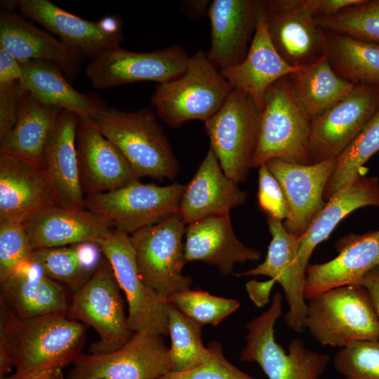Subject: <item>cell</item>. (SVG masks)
Here are the masks:
<instances>
[{
    "mask_svg": "<svg viewBox=\"0 0 379 379\" xmlns=\"http://www.w3.org/2000/svg\"><path fill=\"white\" fill-rule=\"evenodd\" d=\"M282 295H273L270 308L246 324L248 333L239 360L255 362L268 379H321L329 357L307 348L300 338L293 339L288 352L274 338V324L282 314Z\"/></svg>",
    "mask_w": 379,
    "mask_h": 379,
    "instance_id": "obj_6",
    "label": "cell"
},
{
    "mask_svg": "<svg viewBox=\"0 0 379 379\" xmlns=\"http://www.w3.org/2000/svg\"><path fill=\"white\" fill-rule=\"evenodd\" d=\"M185 232V224L176 213L129 235L142 281L167 299L190 288L192 283L191 277L182 274Z\"/></svg>",
    "mask_w": 379,
    "mask_h": 379,
    "instance_id": "obj_10",
    "label": "cell"
},
{
    "mask_svg": "<svg viewBox=\"0 0 379 379\" xmlns=\"http://www.w3.org/2000/svg\"><path fill=\"white\" fill-rule=\"evenodd\" d=\"M208 346L211 355L206 362L190 371L169 372L159 379H255L225 357L218 342L212 341Z\"/></svg>",
    "mask_w": 379,
    "mask_h": 379,
    "instance_id": "obj_42",
    "label": "cell"
},
{
    "mask_svg": "<svg viewBox=\"0 0 379 379\" xmlns=\"http://www.w3.org/2000/svg\"><path fill=\"white\" fill-rule=\"evenodd\" d=\"M262 1L213 0L208 15L211 24L209 60L219 70L240 63L254 36Z\"/></svg>",
    "mask_w": 379,
    "mask_h": 379,
    "instance_id": "obj_20",
    "label": "cell"
},
{
    "mask_svg": "<svg viewBox=\"0 0 379 379\" xmlns=\"http://www.w3.org/2000/svg\"><path fill=\"white\" fill-rule=\"evenodd\" d=\"M289 78L311 121L346 97L356 86L335 73L325 53Z\"/></svg>",
    "mask_w": 379,
    "mask_h": 379,
    "instance_id": "obj_33",
    "label": "cell"
},
{
    "mask_svg": "<svg viewBox=\"0 0 379 379\" xmlns=\"http://www.w3.org/2000/svg\"><path fill=\"white\" fill-rule=\"evenodd\" d=\"M379 151V109L362 131L336 158L334 170L326 186L324 199L351 185L362 173L364 165Z\"/></svg>",
    "mask_w": 379,
    "mask_h": 379,
    "instance_id": "obj_35",
    "label": "cell"
},
{
    "mask_svg": "<svg viewBox=\"0 0 379 379\" xmlns=\"http://www.w3.org/2000/svg\"><path fill=\"white\" fill-rule=\"evenodd\" d=\"M23 77V69L18 60L0 47V86L20 81Z\"/></svg>",
    "mask_w": 379,
    "mask_h": 379,
    "instance_id": "obj_46",
    "label": "cell"
},
{
    "mask_svg": "<svg viewBox=\"0 0 379 379\" xmlns=\"http://www.w3.org/2000/svg\"><path fill=\"white\" fill-rule=\"evenodd\" d=\"M32 379H65L62 368L48 371Z\"/></svg>",
    "mask_w": 379,
    "mask_h": 379,
    "instance_id": "obj_51",
    "label": "cell"
},
{
    "mask_svg": "<svg viewBox=\"0 0 379 379\" xmlns=\"http://www.w3.org/2000/svg\"><path fill=\"white\" fill-rule=\"evenodd\" d=\"M305 328L322 346L342 348L355 340H379V321L367 290L346 285L307 300Z\"/></svg>",
    "mask_w": 379,
    "mask_h": 379,
    "instance_id": "obj_5",
    "label": "cell"
},
{
    "mask_svg": "<svg viewBox=\"0 0 379 379\" xmlns=\"http://www.w3.org/2000/svg\"><path fill=\"white\" fill-rule=\"evenodd\" d=\"M310 131L311 119L298 100L289 75L279 79L265 93L252 168L273 159L313 164Z\"/></svg>",
    "mask_w": 379,
    "mask_h": 379,
    "instance_id": "obj_4",
    "label": "cell"
},
{
    "mask_svg": "<svg viewBox=\"0 0 379 379\" xmlns=\"http://www.w3.org/2000/svg\"><path fill=\"white\" fill-rule=\"evenodd\" d=\"M55 205V190L44 168L0 157V222L23 223Z\"/></svg>",
    "mask_w": 379,
    "mask_h": 379,
    "instance_id": "obj_22",
    "label": "cell"
},
{
    "mask_svg": "<svg viewBox=\"0 0 379 379\" xmlns=\"http://www.w3.org/2000/svg\"><path fill=\"white\" fill-rule=\"evenodd\" d=\"M15 4L25 18L41 25L91 60L120 46L123 41V33L109 30L102 19L96 22L83 19L48 0H17Z\"/></svg>",
    "mask_w": 379,
    "mask_h": 379,
    "instance_id": "obj_19",
    "label": "cell"
},
{
    "mask_svg": "<svg viewBox=\"0 0 379 379\" xmlns=\"http://www.w3.org/2000/svg\"><path fill=\"white\" fill-rule=\"evenodd\" d=\"M314 18L326 32L379 44V0H363L333 16Z\"/></svg>",
    "mask_w": 379,
    "mask_h": 379,
    "instance_id": "obj_37",
    "label": "cell"
},
{
    "mask_svg": "<svg viewBox=\"0 0 379 379\" xmlns=\"http://www.w3.org/2000/svg\"><path fill=\"white\" fill-rule=\"evenodd\" d=\"M185 185L143 184L139 180L110 192L86 195L85 208L128 235L178 213Z\"/></svg>",
    "mask_w": 379,
    "mask_h": 379,
    "instance_id": "obj_9",
    "label": "cell"
},
{
    "mask_svg": "<svg viewBox=\"0 0 379 379\" xmlns=\"http://www.w3.org/2000/svg\"><path fill=\"white\" fill-rule=\"evenodd\" d=\"M379 207V180L360 175L351 185L334 194L300 237L297 261L306 272L316 246L328 238L336 225L354 211L365 206Z\"/></svg>",
    "mask_w": 379,
    "mask_h": 379,
    "instance_id": "obj_31",
    "label": "cell"
},
{
    "mask_svg": "<svg viewBox=\"0 0 379 379\" xmlns=\"http://www.w3.org/2000/svg\"><path fill=\"white\" fill-rule=\"evenodd\" d=\"M79 117L62 110L44 152V169L54 186L58 204L85 209L76 145Z\"/></svg>",
    "mask_w": 379,
    "mask_h": 379,
    "instance_id": "obj_29",
    "label": "cell"
},
{
    "mask_svg": "<svg viewBox=\"0 0 379 379\" xmlns=\"http://www.w3.org/2000/svg\"><path fill=\"white\" fill-rule=\"evenodd\" d=\"M185 235L186 263L198 260L216 266L223 276L231 274L237 263L258 261L262 256L258 250L248 247L237 239L230 214L189 224Z\"/></svg>",
    "mask_w": 379,
    "mask_h": 379,
    "instance_id": "obj_27",
    "label": "cell"
},
{
    "mask_svg": "<svg viewBox=\"0 0 379 379\" xmlns=\"http://www.w3.org/2000/svg\"><path fill=\"white\" fill-rule=\"evenodd\" d=\"M22 224L34 249L98 244L112 231L106 222L86 208L60 205L39 211Z\"/></svg>",
    "mask_w": 379,
    "mask_h": 379,
    "instance_id": "obj_25",
    "label": "cell"
},
{
    "mask_svg": "<svg viewBox=\"0 0 379 379\" xmlns=\"http://www.w3.org/2000/svg\"><path fill=\"white\" fill-rule=\"evenodd\" d=\"M272 240L265 261L237 276H267L282 287L289 310L284 316L288 327L298 333L305 330L307 305L304 297L305 273L297 261L300 237L289 233L281 221L267 216Z\"/></svg>",
    "mask_w": 379,
    "mask_h": 379,
    "instance_id": "obj_17",
    "label": "cell"
},
{
    "mask_svg": "<svg viewBox=\"0 0 379 379\" xmlns=\"http://www.w3.org/2000/svg\"><path fill=\"white\" fill-rule=\"evenodd\" d=\"M62 110L26 92L17 121L0 141V157L44 168V152Z\"/></svg>",
    "mask_w": 379,
    "mask_h": 379,
    "instance_id": "obj_30",
    "label": "cell"
},
{
    "mask_svg": "<svg viewBox=\"0 0 379 379\" xmlns=\"http://www.w3.org/2000/svg\"><path fill=\"white\" fill-rule=\"evenodd\" d=\"M262 11L271 41L288 65L302 67L324 53V31L305 0L262 1Z\"/></svg>",
    "mask_w": 379,
    "mask_h": 379,
    "instance_id": "obj_15",
    "label": "cell"
},
{
    "mask_svg": "<svg viewBox=\"0 0 379 379\" xmlns=\"http://www.w3.org/2000/svg\"><path fill=\"white\" fill-rule=\"evenodd\" d=\"M0 47L20 63L44 60L56 65L69 81L78 76L83 55L34 26L14 9L0 13Z\"/></svg>",
    "mask_w": 379,
    "mask_h": 379,
    "instance_id": "obj_23",
    "label": "cell"
},
{
    "mask_svg": "<svg viewBox=\"0 0 379 379\" xmlns=\"http://www.w3.org/2000/svg\"><path fill=\"white\" fill-rule=\"evenodd\" d=\"M168 316L171 341L169 348L171 372L190 371L206 362L211 355V350L203 344L202 326L187 318L171 303Z\"/></svg>",
    "mask_w": 379,
    "mask_h": 379,
    "instance_id": "obj_36",
    "label": "cell"
},
{
    "mask_svg": "<svg viewBox=\"0 0 379 379\" xmlns=\"http://www.w3.org/2000/svg\"><path fill=\"white\" fill-rule=\"evenodd\" d=\"M26 92L20 81L0 86V141L14 127Z\"/></svg>",
    "mask_w": 379,
    "mask_h": 379,
    "instance_id": "obj_44",
    "label": "cell"
},
{
    "mask_svg": "<svg viewBox=\"0 0 379 379\" xmlns=\"http://www.w3.org/2000/svg\"><path fill=\"white\" fill-rule=\"evenodd\" d=\"M363 0H305L314 18L333 16L344 9L359 4Z\"/></svg>",
    "mask_w": 379,
    "mask_h": 379,
    "instance_id": "obj_45",
    "label": "cell"
},
{
    "mask_svg": "<svg viewBox=\"0 0 379 379\" xmlns=\"http://www.w3.org/2000/svg\"><path fill=\"white\" fill-rule=\"evenodd\" d=\"M190 57L178 45L150 52L130 51L118 46L90 60L85 73L96 89L138 81L161 84L182 75Z\"/></svg>",
    "mask_w": 379,
    "mask_h": 379,
    "instance_id": "obj_13",
    "label": "cell"
},
{
    "mask_svg": "<svg viewBox=\"0 0 379 379\" xmlns=\"http://www.w3.org/2000/svg\"><path fill=\"white\" fill-rule=\"evenodd\" d=\"M261 110L246 93L234 88L220 109L205 121L211 149L224 173L246 180L257 147Z\"/></svg>",
    "mask_w": 379,
    "mask_h": 379,
    "instance_id": "obj_7",
    "label": "cell"
},
{
    "mask_svg": "<svg viewBox=\"0 0 379 379\" xmlns=\"http://www.w3.org/2000/svg\"><path fill=\"white\" fill-rule=\"evenodd\" d=\"M124 154L140 178L173 180L179 164L156 114L148 108L125 112L102 107L90 118Z\"/></svg>",
    "mask_w": 379,
    "mask_h": 379,
    "instance_id": "obj_2",
    "label": "cell"
},
{
    "mask_svg": "<svg viewBox=\"0 0 379 379\" xmlns=\"http://www.w3.org/2000/svg\"><path fill=\"white\" fill-rule=\"evenodd\" d=\"M359 285L367 290L379 321V266L369 271Z\"/></svg>",
    "mask_w": 379,
    "mask_h": 379,
    "instance_id": "obj_49",
    "label": "cell"
},
{
    "mask_svg": "<svg viewBox=\"0 0 379 379\" xmlns=\"http://www.w3.org/2000/svg\"><path fill=\"white\" fill-rule=\"evenodd\" d=\"M168 300L185 316L201 326L218 325L240 306L237 300L190 288L172 295Z\"/></svg>",
    "mask_w": 379,
    "mask_h": 379,
    "instance_id": "obj_39",
    "label": "cell"
},
{
    "mask_svg": "<svg viewBox=\"0 0 379 379\" xmlns=\"http://www.w3.org/2000/svg\"><path fill=\"white\" fill-rule=\"evenodd\" d=\"M207 0L184 1L182 8L185 12L191 17L197 18L205 13L211 3Z\"/></svg>",
    "mask_w": 379,
    "mask_h": 379,
    "instance_id": "obj_50",
    "label": "cell"
},
{
    "mask_svg": "<svg viewBox=\"0 0 379 379\" xmlns=\"http://www.w3.org/2000/svg\"><path fill=\"white\" fill-rule=\"evenodd\" d=\"M84 267L90 272L93 273L100 265L99 246L95 243H83L74 245Z\"/></svg>",
    "mask_w": 379,
    "mask_h": 379,
    "instance_id": "obj_47",
    "label": "cell"
},
{
    "mask_svg": "<svg viewBox=\"0 0 379 379\" xmlns=\"http://www.w3.org/2000/svg\"><path fill=\"white\" fill-rule=\"evenodd\" d=\"M379 109V87L356 84L340 101L311 121L313 163L336 159Z\"/></svg>",
    "mask_w": 379,
    "mask_h": 379,
    "instance_id": "obj_14",
    "label": "cell"
},
{
    "mask_svg": "<svg viewBox=\"0 0 379 379\" xmlns=\"http://www.w3.org/2000/svg\"><path fill=\"white\" fill-rule=\"evenodd\" d=\"M119 289L105 258L70 298L67 317L93 327L98 334L99 340L89 347L90 354L114 352L125 345L134 333L128 326Z\"/></svg>",
    "mask_w": 379,
    "mask_h": 379,
    "instance_id": "obj_8",
    "label": "cell"
},
{
    "mask_svg": "<svg viewBox=\"0 0 379 379\" xmlns=\"http://www.w3.org/2000/svg\"><path fill=\"white\" fill-rule=\"evenodd\" d=\"M302 67H293L278 53L270 38L262 11L245 58L239 64L220 70L233 88L246 93L262 110L268 88Z\"/></svg>",
    "mask_w": 379,
    "mask_h": 379,
    "instance_id": "obj_26",
    "label": "cell"
},
{
    "mask_svg": "<svg viewBox=\"0 0 379 379\" xmlns=\"http://www.w3.org/2000/svg\"><path fill=\"white\" fill-rule=\"evenodd\" d=\"M109 262L128 303L127 324L133 332L168 334V299L142 281L130 236L117 230L97 244Z\"/></svg>",
    "mask_w": 379,
    "mask_h": 379,
    "instance_id": "obj_11",
    "label": "cell"
},
{
    "mask_svg": "<svg viewBox=\"0 0 379 379\" xmlns=\"http://www.w3.org/2000/svg\"><path fill=\"white\" fill-rule=\"evenodd\" d=\"M258 204L267 214L279 221L286 220L288 211L281 187L265 164L258 167Z\"/></svg>",
    "mask_w": 379,
    "mask_h": 379,
    "instance_id": "obj_43",
    "label": "cell"
},
{
    "mask_svg": "<svg viewBox=\"0 0 379 379\" xmlns=\"http://www.w3.org/2000/svg\"><path fill=\"white\" fill-rule=\"evenodd\" d=\"M33 251L22 223L0 222V282L29 261Z\"/></svg>",
    "mask_w": 379,
    "mask_h": 379,
    "instance_id": "obj_41",
    "label": "cell"
},
{
    "mask_svg": "<svg viewBox=\"0 0 379 379\" xmlns=\"http://www.w3.org/2000/svg\"><path fill=\"white\" fill-rule=\"evenodd\" d=\"M247 194L223 172L210 149L192 179L185 185L178 213L185 224L217 215L244 204Z\"/></svg>",
    "mask_w": 379,
    "mask_h": 379,
    "instance_id": "obj_24",
    "label": "cell"
},
{
    "mask_svg": "<svg viewBox=\"0 0 379 379\" xmlns=\"http://www.w3.org/2000/svg\"><path fill=\"white\" fill-rule=\"evenodd\" d=\"M275 283L271 279L265 282L251 280L246 284V288L254 304L261 307L268 302L270 291Z\"/></svg>",
    "mask_w": 379,
    "mask_h": 379,
    "instance_id": "obj_48",
    "label": "cell"
},
{
    "mask_svg": "<svg viewBox=\"0 0 379 379\" xmlns=\"http://www.w3.org/2000/svg\"><path fill=\"white\" fill-rule=\"evenodd\" d=\"M21 65L22 86L41 102L86 119L91 118L102 107L74 89L54 64L44 60H31Z\"/></svg>",
    "mask_w": 379,
    "mask_h": 379,
    "instance_id": "obj_32",
    "label": "cell"
},
{
    "mask_svg": "<svg viewBox=\"0 0 379 379\" xmlns=\"http://www.w3.org/2000/svg\"><path fill=\"white\" fill-rule=\"evenodd\" d=\"M171 371L162 335L135 332L121 348L107 354H81L67 379H159Z\"/></svg>",
    "mask_w": 379,
    "mask_h": 379,
    "instance_id": "obj_12",
    "label": "cell"
},
{
    "mask_svg": "<svg viewBox=\"0 0 379 379\" xmlns=\"http://www.w3.org/2000/svg\"><path fill=\"white\" fill-rule=\"evenodd\" d=\"M233 89L207 51L199 50L190 57L182 75L157 86L150 102L165 124L177 128L188 121L210 119Z\"/></svg>",
    "mask_w": 379,
    "mask_h": 379,
    "instance_id": "obj_3",
    "label": "cell"
},
{
    "mask_svg": "<svg viewBox=\"0 0 379 379\" xmlns=\"http://www.w3.org/2000/svg\"><path fill=\"white\" fill-rule=\"evenodd\" d=\"M335 246L338 255L333 259L308 265L304 288L305 300L336 287L359 285L369 271L379 266V230L347 235Z\"/></svg>",
    "mask_w": 379,
    "mask_h": 379,
    "instance_id": "obj_21",
    "label": "cell"
},
{
    "mask_svg": "<svg viewBox=\"0 0 379 379\" xmlns=\"http://www.w3.org/2000/svg\"><path fill=\"white\" fill-rule=\"evenodd\" d=\"M76 145L81 184L86 195L110 192L139 180L124 154L90 119L79 118Z\"/></svg>",
    "mask_w": 379,
    "mask_h": 379,
    "instance_id": "obj_18",
    "label": "cell"
},
{
    "mask_svg": "<svg viewBox=\"0 0 379 379\" xmlns=\"http://www.w3.org/2000/svg\"><path fill=\"white\" fill-rule=\"evenodd\" d=\"M29 261L46 277L65 284L73 293L93 274L84 267L74 246L34 249Z\"/></svg>",
    "mask_w": 379,
    "mask_h": 379,
    "instance_id": "obj_38",
    "label": "cell"
},
{
    "mask_svg": "<svg viewBox=\"0 0 379 379\" xmlns=\"http://www.w3.org/2000/svg\"><path fill=\"white\" fill-rule=\"evenodd\" d=\"M344 379H379V340H355L340 348L333 358Z\"/></svg>",
    "mask_w": 379,
    "mask_h": 379,
    "instance_id": "obj_40",
    "label": "cell"
},
{
    "mask_svg": "<svg viewBox=\"0 0 379 379\" xmlns=\"http://www.w3.org/2000/svg\"><path fill=\"white\" fill-rule=\"evenodd\" d=\"M335 162L302 165L273 159L265 163L284 194L288 214L283 225L289 233L301 237L324 208V190Z\"/></svg>",
    "mask_w": 379,
    "mask_h": 379,
    "instance_id": "obj_16",
    "label": "cell"
},
{
    "mask_svg": "<svg viewBox=\"0 0 379 379\" xmlns=\"http://www.w3.org/2000/svg\"><path fill=\"white\" fill-rule=\"evenodd\" d=\"M86 338L85 324L67 314L21 319L0 302V347L9 353L15 368L4 379H32L73 364Z\"/></svg>",
    "mask_w": 379,
    "mask_h": 379,
    "instance_id": "obj_1",
    "label": "cell"
},
{
    "mask_svg": "<svg viewBox=\"0 0 379 379\" xmlns=\"http://www.w3.org/2000/svg\"><path fill=\"white\" fill-rule=\"evenodd\" d=\"M324 53L341 78L379 87V44L324 31Z\"/></svg>",
    "mask_w": 379,
    "mask_h": 379,
    "instance_id": "obj_34",
    "label": "cell"
},
{
    "mask_svg": "<svg viewBox=\"0 0 379 379\" xmlns=\"http://www.w3.org/2000/svg\"><path fill=\"white\" fill-rule=\"evenodd\" d=\"M0 284V302L19 318L67 313L70 298L67 288L46 277L31 261L20 265Z\"/></svg>",
    "mask_w": 379,
    "mask_h": 379,
    "instance_id": "obj_28",
    "label": "cell"
}]
</instances>
